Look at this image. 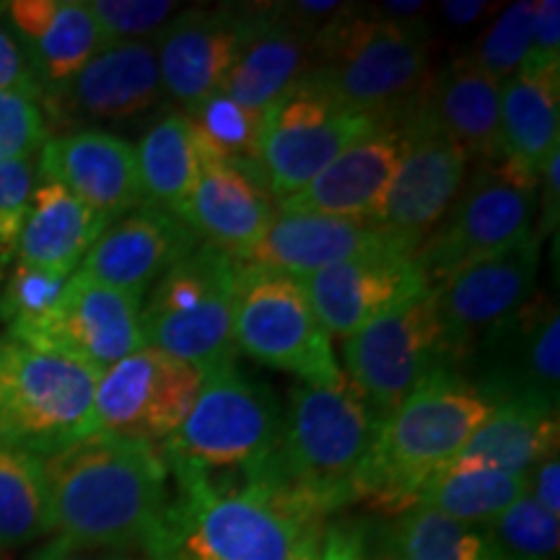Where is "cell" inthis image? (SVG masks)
Returning <instances> with one entry per match:
<instances>
[{"mask_svg":"<svg viewBox=\"0 0 560 560\" xmlns=\"http://www.w3.org/2000/svg\"><path fill=\"white\" fill-rule=\"evenodd\" d=\"M185 117L190 120L200 153L265 179L260 170L262 112H252L223 91H215L208 100L187 107Z\"/></svg>","mask_w":560,"mask_h":560,"instance_id":"e575fe53","label":"cell"},{"mask_svg":"<svg viewBox=\"0 0 560 560\" xmlns=\"http://www.w3.org/2000/svg\"><path fill=\"white\" fill-rule=\"evenodd\" d=\"M532 13H535V0H520V3L506 5L475 45L470 55L475 66L493 75L499 83L514 79L529 55Z\"/></svg>","mask_w":560,"mask_h":560,"instance_id":"f35d334b","label":"cell"},{"mask_svg":"<svg viewBox=\"0 0 560 560\" xmlns=\"http://www.w3.org/2000/svg\"><path fill=\"white\" fill-rule=\"evenodd\" d=\"M537 179L509 161L480 164L454 200L439 229L412 255L429 289L457 276L467 265L514 247L535 234Z\"/></svg>","mask_w":560,"mask_h":560,"instance_id":"9c48e42d","label":"cell"},{"mask_svg":"<svg viewBox=\"0 0 560 560\" xmlns=\"http://www.w3.org/2000/svg\"><path fill=\"white\" fill-rule=\"evenodd\" d=\"M457 374L482 400L499 405H537L558 410L560 317L548 299L529 301L475 342Z\"/></svg>","mask_w":560,"mask_h":560,"instance_id":"4fadbf2b","label":"cell"},{"mask_svg":"<svg viewBox=\"0 0 560 560\" xmlns=\"http://www.w3.org/2000/svg\"><path fill=\"white\" fill-rule=\"evenodd\" d=\"M200 153V151H198ZM276 215L265 179L200 153V172L177 219L202 244L242 260Z\"/></svg>","mask_w":560,"mask_h":560,"instance_id":"d4e9b609","label":"cell"},{"mask_svg":"<svg viewBox=\"0 0 560 560\" xmlns=\"http://www.w3.org/2000/svg\"><path fill=\"white\" fill-rule=\"evenodd\" d=\"M392 524L408 560H480V532L429 506H410Z\"/></svg>","mask_w":560,"mask_h":560,"instance_id":"8d00e7d4","label":"cell"},{"mask_svg":"<svg viewBox=\"0 0 560 560\" xmlns=\"http://www.w3.org/2000/svg\"><path fill=\"white\" fill-rule=\"evenodd\" d=\"M45 140L47 125L37 102L0 91V161L34 159Z\"/></svg>","mask_w":560,"mask_h":560,"instance_id":"b9f144b4","label":"cell"},{"mask_svg":"<svg viewBox=\"0 0 560 560\" xmlns=\"http://www.w3.org/2000/svg\"><path fill=\"white\" fill-rule=\"evenodd\" d=\"M37 174L75 195L107 221L122 219L143 206L136 145L107 130L86 128L47 138Z\"/></svg>","mask_w":560,"mask_h":560,"instance_id":"ffe728a7","label":"cell"},{"mask_svg":"<svg viewBox=\"0 0 560 560\" xmlns=\"http://www.w3.org/2000/svg\"><path fill=\"white\" fill-rule=\"evenodd\" d=\"M319 540H322V529H312L301 537L296 548H293L289 560H319Z\"/></svg>","mask_w":560,"mask_h":560,"instance_id":"816d5d0a","label":"cell"},{"mask_svg":"<svg viewBox=\"0 0 560 560\" xmlns=\"http://www.w3.org/2000/svg\"><path fill=\"white\" fill-rule=\"evenodd\" d=\"M86 5L107 45L151 39L177 13L172 0H89Z\"/></svg>","mask_w":560,"mask_h":560,"instance_id":"ab89813d","label":"cell"},{"mask_svg":"<svg viewBox=\"0 0 560 560\" xmlns=\"http://www.w3.org/2000/svg\"><path fill=\"white\" fill-rule=\"evenodd\" d=\"M382 420L346 376L332 387L296 384L278 446L240 478L310 524L361 501L363 472Z\"/></svg>","mask_w":560,"mask_h":560,"instance_id":"6da1fadb","label":"cell"},{"mask_svg":"<svg viewBox=\"0 0 560 560\" xmlns=\"http://www.w3.org/2000/svg\"><path fill=\"white\" fill-rule=\"evenodd\" d=\"M55 532L42 459L0 444V552Z\"/></svg>","mask_w":560,"mask_h":560,"instance_id":"d6a6232c","label":"cell"},{"mask_svg":"<svg viewBox=\"0 0 560 560\" xmlns=\"http://www.w3.org/2000/svg\"><path fill=\"white\" fill-rule=\"evenodd\" d=\"M560 70H520L501 89V159L540 177L560 149Z\"/></svg>","mask_w":560,"mask_h":560,"instance_id":"f546056e","label":"cell"},{"mask_svg":"<svg viewBox=\"0 0 560 560\" xmlns=\"http://www.w3.org/2000/svg\"><path fill=\"white\" fill-rule=\"evenodd\" d=\"M529 490H532V499L545 511H550L552 516L560 514V462H558V454H552V457L542 459L540 465H537V472L535 478H529Z\"/></svg>","mask_w":560,"mask_h":560,"instance_id":"7dc6e473","label":"cell"},{"mask_svg":"<svg viewBox=\"0 0 560 560\" xmlns=\"http://www.w3.org/2000/svg\"><path fill=\"white\" fill-rule=\"evenodd\" d=\"M493 405L482 400L454 369L431 374L395 412L380 423L361 501L402 514L420 490L470 444Z\"/></svg>","mask_w":560,"mask_h":560,"instance_id":"5b68a950","label":"cell"},{"mask_svg":"<svg viewBox=\"0 0 560 560\" xmlns=\"http://www.w3.org/2000/svg\"><path fill=\"white\" fill-rule=\"evenodd\" d=\"M480 542V560H556L560 524L527 493L482 524Z\"/></svg>","mask_w":560,"mask_h":560,"instance_id":"d590c367","label":"cell"},{"mask_svg":"<svg viewBox=\"0 0 560 560\" xmlns=\"http://www.w3.org/2000/svg\"><path fill=\"white\" fill-rule=\"evenodd\" d=\"M319 560H366V520L325 524Z\"/></svg>","mask_w":560,"mask_h":560,"instance_id":"f6af8a7d","label":"cell"},{"mask_svg":"<svg viewBox=\"0 0 560 560\" xmlns=\"http://www.w3.org/2000/svg\"><path fill=\"white\" fill-rule=\"evenodd\" d=\"M280 425L283 408L268 384L229 366L206 374L198 400L159 452L166 467L240 472L276 450Z\"/></svg>","mask_w":560,"mask_h":560,"instance_id":"ba28073f","label":"cell"},{"mask_svg":"<svg viewBox=\"0 0 560 560\" xmlns=\"http://www.w3.org/2000/svg\"><path fill=\"white\" fill-rule=\"evenodd\" d=\"M136 164L143 206L179 215L200 172V153L185 112L161 117L145 130L136 145Z\"/></svg>","mask_w":560,"mask_h":560,"instance_id":"1f68e13d","label":"cell"},{"mask_svg":"<svg viewBox=\"0 0 560 560\" xmlns=\"http://www.w3.org/2000/svg\"><path fill=\"white\" fill-rule=\"evenodd\" d=\"M32 560H149L140 552H125V550H109V548H94V545H81L66 537H55V540L45 542L42 548L32 552Z\"/></svg>","mask_w":560,"mask_h":560,"instance_id":"bcb514c9","label":"cell"},{"mask_svg":"<svg viewBox=\"0 0 560 560\" xmlns=\"http://www.w3.org/2000/svg\"><path fill=\"white\" fill-rule=\"evenodd\" d=\"M112 221L55 182H39L16 242L19 265L73 276Z\"/></svg>","mask_w":560,"mask_h":560,"instance_id":"f1b7e54d","label":"cell"},{"mask_svg":"<svg viewBox=\"0 0 560 560\" xmlns=\"http://www.w3.org/2000/svg\"><path fill=\"white\" fill-rule=\"evenodd\" d=\"M3 270H5V262H3V257H0V280H3Z\"/></svg>","mask_w":560,"mask_h":560,"instance_id":"f5cc1de1","label":"cell"},{"mask_svg":"<svg viewBox=\"0 0 560 560\" xmlns=\"http://www.w3.org/2000/svg\"><path fill=\"white\" fill-rule=\"evenodd\" d=\"M70 276L62 272L16 265L0 293V319L9 325L11 340H26L45 325L62 299Z\"/></svg>","mask_w":560,"mask_h":560,"instance_id":"74e56055","label":"cell"},{"mask_svg":"<svg viewBox=\"0 0 560 560\" xmlns=\"http://www.w3.org/2000/svg\"><path fill=\"white\" fill-rule=\"evenodd\" d=\"M206 374L156 348H140L104 371L94 392L96 431L159 446L198 400Z\"/></svg>","mask_w":560,"mask_h":560,"instance_id":"5bb4252c","label":"cell"},{"mask_svg":"<svg viewBox=\"0 0 560 560\" xmlns=\"http://www.w3.org/2000/svg\"><path fill=\"white\" fill-rule=\"evenodd\" d=\"M346 380L376 418L395 412L436 371L452 369L433 291L425 289L342 340Z\"/></svg>","mask_w":560,"mask_h":560,"instance_id":"7c38bea8","label":"cell"},{"mask_svg":"<svg viewBox=\"0 0 560 560\" xmlns=\"http://www.w3.org/2000/svg\"><path fill=\"white\" fill-rule=\"evenodd\" d=\"M0 9L42 89L73 79L107 45L86 0H13Z\"/></svg>","mask_w":560,"mask_h":560,"instance_id":"4316f807","label":"cell"},{"mask_svg":"<svg viewBox=\"0 0 560 560\" xmlns=\"http://www.w3.org/2000/svg\"><path fill=\"white\" fill-rule=\"evenodd\" d=\"M522 70H560V3L540 0L532 13L529 55Z\"/></svg>","mask_w":560,"mask_h":560,"instance_id":"7bdbcfd3","label":"cell"},{"mask_svg":"<svg viewBox=\"0 0 560 560\" xmlns=\"http://www.w3.org/2000/svg\"><path fill=\"white\" fill-rule=\"evenodd\" d=\"M55 532L66 540L143 556L172 501L156 446L91 433L42 459Z\"/></svg>","mask_w":560,"mask_h":560,"instance_id":"7a4b0ae2","label":"cell"},{"mask_svg":"<svg viewBox=\"0 0 560 560\" xmlns=\"http://www.w3.org/2000/svg\"><path fill=\"white\" fill-rule=\"evenodd\" d=\"M37 166L32 159L0 161V257L9 265L30 210Z\"/></svg>","mask_w":560,"mask_h":560,"instance_id":"60d3db41","label":"cell"},{"mask_svg":"<svg viewBox=\"0 0 560 560\" xmlns=\"http://www.w3.org/2000/svg\"><path fill=\"white\" fill-rule=\"evenodd\" d=\"M330 338L348 340L400 301L429 289L412 255L384 249L299 278Z\"/></svg>","mask_w":560,"mask_h":560,"instance_id":"d6986e66","label":"cell"},{"mask_svg":"<svg viewBox=\"0 0 560 560\" xmlns=\"http://www.w3.org/2000/svg\"><path fill=\"white\" fill-rule=\"evenodd\" d=\"M405 153L402 128L382 125L340 153L304 190L278 202L283 213H317L374 223Z\"/></svg>","mask_w":560,"mask_h":560,"instance_id":"603a6c76","label":"cell"},{"mask_svg":"<svg viewBox=\"0 0 560 560\" xmlns=\"http://www.w3.org/2000/svg\"><path fill=\"white\" fill-rule=\"evenodd\" d=\"M540 252L542 236L535 231L514 247L467 265L431 289L454 371L482 335L529 304L540 270Z\"/></svg>","mask_w":560,"mask_h":560,"instance_id":"2e32d148","label":"cell"},{"mask_svg":"<svg viewBox=\"0 0 560 560\" xmlns=\"http://www.w3.org/2000/svg\"><path fill=\"white\" fill-rule=\"evenodd\" d=\"M314 73L348 109L369 120L400 128L429 86L431 32L425 19H382L350 5L327 19L314 34Z\"/></svg>","mask_w":560,"mask_h":560,"instance_id":"277c9868","label":"cell"},{"mask_svg":"<svg viewBox=\"0 0 560 560\" xmlns=\"http://www.w3.org/2000/svg\"><path fill=\"white\" fill-rule=\"evenodd\" d=\"M247 5L174 13L153 39L164 94L187 109L221 91L247 37Z\"/></svg>","mask_w":560,"mask_h":560,"instance_id":"ac0fdd59","label":"cell"},{"mask_svg":"<svg viewBox=\"0 0 560 560\" xmlns=\"http://www.w3.org/2000/svg\"><path fill=\"white\" fill-rule=\"evenodd\" d=\"M174 493L143 556L149 560H289L310 524L236 472L166 467Z\"/></svg>","mask_w":560,"mask_h":560,"instance_id":"3957f363","label":"cell"},{"mask_svg":"<svg viewBox=\"0 0 560 560\" xmlns=\"http://www.w3.org/2000/svg\"><path fill=\"white\" fill-rule=\"evenodd\" d=\"M527 493L529 475L441 470L420 490L416 506H429L462 524H488Z\"/></svg>","mask_w":560,"mask_h":560,"instance_id":"836d02e7","label":"cell"},{"mask_svg":"<svg viewBox=\"0 0 560 560\" xmlns=\"http://www.w3.org/2000/svg\"><path fill=\"white\" fill-rule=\"evenodd\" d=\"M100 374L52 350L0 342V444L45 459L96 433Z\"/></svg>","mask_w":560,"mask_h":560,"instance_id":"52a82bcc","label":"cell"},{"mask_svg":"<svg viewBox=\"0 0 560 560\" xmlns=\"http://www.w3.org/2000/svg\"><path fill=\"white\" fill-rule=\"evenodd\" d=\"M164 96L153 39L112 42L73 79L52 86L50 107L60 120H130Z\"/></svg>","mask_w":560,"mask_h":560,"instance_id":"7402d4cb","label":"cell"},{"mask_svg":"<svg viewBox=\"0 0 560 560\" xmlns=\"http://www.w3.org/2000/svg\"><path fill=\"white\" fill-rule=\"evenodd\" d=\"M198 244V236L170 210L140 206L104 229L75 276L143 299L153 280Z\"/></svg>","mask_w":560,"mask_h":560,"instance_id":"44dd1931","label":"cell"},{"mask_svg":"<svg viewBox=\"0 0 560 560\" xmlns=\"http://www.w3.org/2000/svg\"><path fill=\"white\" fill-rule=\"evenodd\" d=\"M400 128L405 153L374 226L402 252L416 255L465 187L467 156L420 109Z\"/></svg>","mask_w":560,"mask_h":560,"instance_id":"9a60e30c","label":"cell"},{"mask_svg":"<svg viewBox=\"0 0 560 560\" xmlns=\"http://www.w3.org/2000/svg\"><path fill=\"white\" fill-rule=\"evenodd\" d=\"M382 128L348 109L322 83L314 68L262 112L260 170L272 200L304 190L342 151Z\"/></svg>","mask_w":560,"mask_h":560,"instance_id":"8fae6325","label":"cell"},{"mask_svg":"<svg viewBox=\"0 0 560 560\" xmlns=\"http://www.w3.org/2000/svg\"><path fill=\"white\" fill-rule=\"evenodd\" d=\"M552 454H558V410L511 402L493 408L486 425L444 470L529 475Z\"/></svg>","mask_w":560,"mask_h":560,"instance_id":"4dcf8cb0","label":"cell"},{"mask_svg":"<svg viewBox=\"0 0 560 560\" xmlns=\"http://www.w3.org/2000/svg\"><path fill=\"white\" fill-rule=\"evenodd\" d=\"M242 262V260H240ZM236 353L289 371L304 384L342 382L332 338L314 314L299 278L242 262L234 293Z\"/></svg>","mask_w":560,"mask_h":560,"instance_id":"30bf717a","label":"cell"},{"mask_svg":"<svg viewBox=\"0 0 560 560\" xmlns=\"http://www.w3.org/2000/svg\"><path fill=\"white\" fill-rule=\"evenodd\" d=\"M314 34L291 5H252L247 37L221 91L242 107L265 112L312 68Z\"/></svg>","mask_w":560,"mask_h":560,"instance_id":"cb8c5ba5","label":"cell"},{"mask_svg":"<svg viewBox=\"0 0 560 560\" xmlns=\"http://www.w3.org/2000/svg\"><path fill=\"white\" fill-rule=\"evenodd\" d=\"M366 560H408L395 535V524L366 520Z\"/></svg>","mask_w":560,"mask_h":560,"instance_id":"681fc988","label":"cell"},{"mask_svg":"<svg viewBox=\"0 0 560 560\" xmlns=\"http://www.w3.org/2000/svg\"><path fill=\"white\" fill-rule=\"evenodd\" d=\"M501 89L503 83L475 66L470 55H462L431 75L418 109L465 151L467 161L488 164L501 159Z\"/></svg>","mask_w":560,"mask_h":560,"instance_id":"83f0119b","label":"cell"},{"mask_svg":"<svg viewBox=\"0 0 560 560\" xmlns=\"http://www.w3.org/2000/svg\"><path fill=\"white\" fill-rule=\"evenodd\" d=\"M537 185H542V229L537 234L545 236L548 231L558 226V210H560V149L550 153L548 164L542 166Z\"/></svg>","mask_w":560,"mask_h":560,"instance_id":"c3c4849f","label":"cell"},{"mask_svg":"<svg viewBox=\"0 0 560 560\" xmlns=\"http://www.w3.org/2000/svg\"><path fill=\"white\" fill-rule=\"evenodd\" d=\"M384 249L400 247L392 244L374 223L278 210L260 240L242 257V262L280 270L293 278H306L330 265Z\"/></svg>","mask_w":560,"mask_h":560,"instance_id":"484cf974","label":"cell"},{"mask_svg":"<svg viewBox=\"0 0 560 560\" xmlns=\"http://www.w3.org/2000/svg\"><path fill=\"white\" fill-rule=\"evenodd\" d=\"M490 3L486 0H446L441 3V19L452 26V30H467L475 21L488 16Z\"/></svg>","mask_w":560,"mask_h":560,"instance_id":"f907efd6","label":"cell"},{"mask_svg":"<svg viewBox=\"0 0 560 560\" xmlns=\"http://www.w3.org/2000/svg\"><path fill=\"white\" fill-rule=\"evenodd\" d=\"M21 342L68 355L102 376L143 348L140 299L73 272L45 325Z\"/></svg>","mask_w":560,"mask_h":560,"instance_id":"e0dca14e","label":"cell"},{"mask_svg":"<svg viewBox=\"0 0 560 560\" xmlns=\"http://www.w3.org/2000/svg\"><path fill=\"white\" fill-rule=\"evenodd\" d=\"M242 262L198 244L153 285L140 310L145 348L190 363L202 374L234 366V293Z\"/></svg>","mask_w":560,"mask_h":560,"instance_id":"8992f818","label":"cell"},{"mask_svg":"<svg viewBox=\"0 0 560 560\" xmlns=\"http://www.w3.org/2000/svg\"><path fill=\"white\" fill-rule=\"evenodd\" d=\"M0 91L3 94H16L21 100L37 102L45 96V89L26 60L24 50L16 37L0 24Z\"/></svg>","mask_w":560,"mask_h":560,"instance_id":"ee69618b","label":"cell"}]
</instances>
